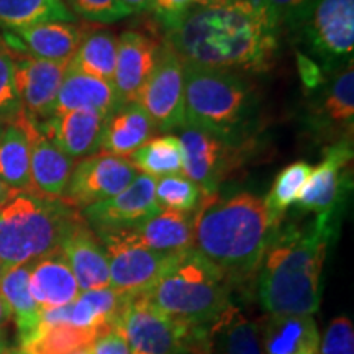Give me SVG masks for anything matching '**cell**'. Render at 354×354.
<instances>
[{
	"mask_svg": "<svg viewBox=\"0 0 354 354\" xmlns=\"http://www.w3.org/2000/svg\"><path fill=\"white\" fill-rule=\"evenodd\" d=\"M281 30L263 0H210L190 7L166 35L184 63L230 73H266L279 51Z\"/></svg>",
	"mask_w": 354,
	"mask_h": 354,
	"instance_id": "obj_1",
	"label": "cell"
},
{
	"mask_svg": "<svg viewBox=\"0 0 354 354\" xmlns=\"http://www.w3.org/2000/svg\"><path fill=\"white\" fill-rule=\"evenodd\" d=\"M338 221L279 225L259 266V302L269 315H313L322 300V271Z\"/></svg>",
	"mask_w": 354,
	"mask_h": 354,
	"instance_id": "obj_2",
	"label": "cell"
},
{
	"mask_svg": "<svg viewBox=\"0 0 354 354\" xmlns=\"http://www.w3.org/2000/svg\"><path fill=\"white\" fill-rule=\"evenodd\" d=\"M264 198L250 192L230 197L203 196L194 215V250L227 281L243 282L258 274L274 230Z\"/></svg>",
	"mask_w": 354,
	"mask_h": 354,
	"instance_id": "obj_3",
	"label": "cell"
},
{
	"mask_svg": "<svg viewBox=\"0 0 354 354\" xmlns=\"http://www.w3.org/2000/svg\"><path fill=\"white\" fill-rule=\"evenodd\" d=\"M184 104L185 125L228 141H246L259 97L243 74L184 63Z\"/></svg>",
	"mask_w": 354,
	"mask_h": 354,
	"instance_id": "obj_4",
	"label": "cell"
},
{
	"mask_svg": "<svg viewBox=\"0 0 354 354\" xmlns=\"http://www.w3.org/2000/svg\"><path fill=\"white\" fill-rule=\"evenodd\" d=\"M138 295L158 312L194 328H209L232 307L228 281L194 248L172 256L158 281Z\"/></svg>",
	"mask_w": 354,
	"mask_h": 354,
	"instance_id": "obj_5",
	"label": "cell"
},
{
	"mask_svg": "<svg viewBox=\"0 0 354 354\" xmlns=\"http://www.w3.org/2000/svg\"><path fill=\"white\" fill-rule=\"evenodd\" d=\"M81 218V210L63 198L13 189L0 207V263L3 268L30 264L61 250Z\"/></svg>",
	"mask_w": 354,
	"mask_h": 354,
	"instance_id": "obj_6",
	"label": "cell"
},
{
	"mask_svg": "<svg viewBox=\"0 0 354 354\" xmlns=\"http://www.w3.org/2000/svg\"><path fill=\"white\" fill-rule=\"evenodd\" d=\"M294 33L325 69L336 73L353 63L354 0H317Z\"/></svg>",
	"mask_w": 354,
	"mask_h": 354,
	"instance_id": "obj_7",
	"label": "cell"
},
{
	"mask_svg": "<svg viewBox=\"0 0 354 354\" xmlns=\"http://www.w3.org/2000/svg\"><path fill=\"white\" fill-rule=\"evenodd\" d=\"M95 233L109 258L110 287L125 297L145 294L174 256L141 245L130 227L100 230Z\"/></svg>",
	"mask_w": 354,
	"mask_h": 354,
	"instance_id": "obj_8",
	"label": "cell"
},
{
	"mask_svg": "<svg viewBox=\"0 0 354 354\" xmlns=\"http://www.w3.org/2000/svg\"><path fill=\"white\" fill-rule=\"evenodd\" d=\"M183 148V174L202 189L203 196L218 192L221 183L245 161L246 141H228L198 128H179Z\"/></svg>",
	"mask_w": 354,
	"mask_h": 354,
	"instance_id": "obj_9",
	"label": "cell"
},
{
	"mask_svg": "<svg viewBox=\"0 0 354 354\" xmlns=\"http://www.w3.org/2000/svg\"><path fill=\"white\" fill-rule=\"evenodd\" d=\"M117 328L131 354H184L192 349L194 326L158 312L141 295L127 297Z\"/></svg>",
	"mask_w": 354,
	"mask_h": 354,
	"instance_id": "obj_10",
	"label": "cell"
},
{
	"mask_svg": "<svg viewBox=\"0 0 354 354\" xmlns=\"http://www.w3.org/2000/svg\"><path fill=\"white\" fill-rule=\"evenodd\" d=\"M136 104L148 113L158 131L179 130L185 125L184 63L166 39L159 43L156 63Z\"/></svg>",
	"mask_w": 354,
	"mask_h": 354,
	"instance_id": "obj_11",
	"label": "cell"
},
{
	"mask_svg": "<svg viewBox=\"0 0 354 354\" xmlns=\"http://www.w3.org/2000/svg\"><path fill=\"white\" fill-rule=\"evenodd\" d=\"M353 140L336 141L325 149L323 161L310 172L297 197L299 210L338 221L351 190Z\"/></svg>",
	"mask_w": 354,
	"mask_h": 354,
	"instance_id": "obj_12",
	"label": "cell"
},
{
	"mask_svg": "<svg viewBox=\"0 0 354 354\" xmlns=\"http://www.w3.org/2000/svg\"><path fill=\"white\" fill-rule=\"evenodd\" d=\"M138 174L140 172L127 158L112 156L107 153L92 154L76 162L61 198L74 209L82 210L117 196Z\"/></svg>",
	"mask_w": 354,
	"mask_h": 354,
	"instance_id": "obj_13",
	"label": "cell"
},
{
	"mask_svg": "<svg viewBox=\"0 0 354 354\" xmlns=\"http://www.w3.org/2000/svg\"><path fill=\"white\" fill-rule=\"evenodd\" d=\"M354 125V69L349 63L336 71L322 87L308 109V127L318 138L336 141L353 140Z\"/></svg>",
	"mask_w": 354,
	"mask_h": 354,
	"instance_id": "obj_14",
	"label": "cell"
},
{
	"mask_svg": "<svg viewBox=\"0 0 354 354\" xmlns=\"http://www.w3.org/2000/svg\"><path fill=\"white\" fill-rule=\"evenodd\" d=\"M156 179L138 174L133 183L107 201L97 202L81 210L84 220L94 232L128 228L158 214Z\"/></svg>",
	"mask_w": 354,
	"mask_h": 354,
	"instance_id": "obj_15",
	"label": "cell"
},
{
	"mask_svg": "<svg viewBox=\"0 0 354 354\" xmlns=\"http://www.w3.org/2000/svg\"><path fill=\"white\" fill-rule=\"evenodd\" d=\"M13 59H15V84L24 113L37 122L53 117L57 92L69 64L39 59L30 55H15V53Z\"/></svg>",
	"mask_w": 354,
	"mask_h": 354,
	"instance_id": "obj_16",
	"label": "cell"
},
{
	"mask_svg": "<svg viewBox=\"0 0 354 354\" xmlns=\"http://www.w3.org/2000/svg\"><path fill=\"white\" fill-rule=\"evenodd\" d=\"M21 123L30 140V190L43 197L61 198L76 161L61 151L39 131L37 120L21 113Z\"/></svg>",
	"mask_w": 354,
	"mask_h": 354,
	"instance_id": "obj_17",
	"label": "cell"
},
{
	"mask_svg": "<svg viewBox=\"0 0 354 354\" xmlns=\"http://www.w3.org/2000/svg\"><path fill=\"white\" fill-rule=\"evenodd\" d=\"M159 43L149 35L135 30L123 32L117 38V63L112 84L118 105L136 104L156 63Z\"/></svg>",
	"mask_w": 354,
	"mask_h": 354,
	"instance_id": "obj_18",
	"label": "cell"
},
{
	"mask_svg": "<svg viewBox=\"0 0 354 354\" xmlns=\"http://www.w3.org/2000/svg\"><path fill=\"white\" fill-rule=\"evenodd\" d=\"M86 30L69 21H46L26 28L3 32L2 41L8 50L24 51L39 59L71 63Z\"/></svg>",
	"mask_w": 354,
	"mask_h": 354,
	"instance_id": "obj_19",
	"label": "cell"
},
{
	"mask_svg": "<svg viewBox=\"0 0 354 354\" xmlns=\"http://www.w3.org/2000/svg\"><path fill=\"white\" fill-rule=\"evenodd\" d=\"M107 115L92 110H73L37 122L39 131L69 158L82 159L97 154Z\"/></svg>",
	"mask_w": 354,
	"mask_h": 354,
	"instance_id": "obj_20",
	"label": "cell"
},
{
	"mask_svg": "<svg viewBox=\"0 0 354 354\" xmlns=\"http://www.w3.org/2000/svg\"><path fill=\"white\" fill-rule=\"evenodd\" d=\"M61 251L81 292L110 287L107 253L100 238L88 227L84 216L68 233L61 245Z\"/></svg>",
	"mask_w": 354,
	"mask_h": 354,
	"instance_id": "obj_21",
	"label": "cell"
},
{
	"mask_svg": "<svg viewBox=\"0 0 354 354\" xmlns=\"http://www.w3.org/2000/svg\"><path fill=\"white\" fill-rule=\"evenodd\" d=\"M30 292L41 310L73 304L81 294L63 251L57 250L32 263Z\"/></svg>",
	"mask_w": 354,
	"mask_h": 354,
	"instance_id": "obj_22",
	"label": "cell"
},
{
	"mask_svg": "<svg viewBox=\"0 0 354 354\" xmlns=\"http://www.w3.org/2000/svg\"><path fill=\"white\" fill-rule=\"evenodd\" d=\"M259 336L263 354H318L322 339L312 315H268Z\"/></svg>",
	"mask_w": 354,
	"mask_h": 354,
	"instance_id": "obj_23",
	"label": "cell"
},
{
	"mask_svg": "<svg viewBox=\"0 0 354 354\" xmlns=\"http://www.w3.org/2000/svg\"><path fill=\"white\" fill-rule=\"evenodd\" d=\"M196 351L202 354H263L259 325L246 320L240 310L230 307L203 330Z\"/></svg>",
	"mask_w": 354,
	"mask_h": 354,
	"instance_id": "obj_24",
	"label": "cell"
},
{
	"mask_svg": "<svg viewBox=\"0 0 354 354\" xmlns=\"http://www.w3.org/2000/svg\"><path fill=\"white\" fill-rule=\"evenodd\" d=\"M156 127L138 104H123L105 118L100 151L118 158H128L151 140Z\"/></svg>",
	"mask_w": 354,
	"mask_h": 354,
	"instance_id": "obj_25",
	"label": "cell"
},
{
	"mask_svg": "<svg viewBox=\"0 0 354 354\" xmlns=\"http://www.w3.org/2000/svg\"><path fill=\"white\" fill-rule=\"evenodd\" d=\"M130 228L141 245L159 253L176 254L194 248V216L190 214L159 210Z\"/></svg>",
	"mask_w": 354,
	"mask_h": 354,
	"instance_id": "obj_26",
	"label": "cell"
},
{
	"mask_svg": "<svg viewBox=\"0 0 354 354\" xmlns=\"http://www.w3.org/2000/svg\"><path fill=\"white\" fill-rule=\"evenodd\" d=\"M30 268L32 263L12 266L3 269L0 277V297L7 304L15 320L21 348L35 338L41 322V308L30 292Z\"/></svg>",
	"mask_w": 354,
	"mask_h": 354,
	"instance_id": "obj_27",
	"label": "cell"
},
{
	"mask_svg": "<svg viewBox=\"0 0 354 354\" xmlns=\"http://www.w3.org/2000/svg\"><path fill=\"white\" fill-rule=\"evenodd\" d=\"M117 107L120 105L112 82L86 76L68 66L63 84L57 92L53 115L73 112V110H92L109 117Z\"/></svg>",
	"mask_w": 354,
	"mask_h": 354,
	"instance_id": "obj_28",
	"label": "cell"
},
{
	"mask_svg": "<svg viewBox=\"0 0 354 354\" xmlns=\"http://www.w3.org/2000/svg\"><path fill=\"white\" fill-rule=\"evenodd\" d=\"M125 295L115 292L112 287L86 290L68 305V323L77 328L99 330L102 333L117 326L120 320Z\"/></svg>",
	"mask_w": 354,
	"mask_h": 354,
	"instance_id": "obj_29",
	"label": "cell"
},
{
	"mask_svg": "<svg viewBox=\"0 0 354 354\" xmlns=\"http://www.w3.org/2000/svg\"><path fill=\"white\" fill-rule=\"evenodd\" d=\"M117 63V37L109 30H86L69 68L86 76L112 82Z\"/></svg>",
	"mask_w": 354,
	"mask_h": 354,
	"instance_id": "obj_30",
	"label": "cell"
},
{
	"mask_svg": "<svg viewBox=\"0 0 354 354\" xmlns=\"http://www.w3.org/2000/svg\"><path fill=\"white\" fill-rule=\"evenodd\" d=\"M0 180L10 189L30 190V140L20 122L0 133Z\"/></svg>",
	"mask_w": 354,
	"mask_h": 354,
	"instance_id": "obj_31",
	"label": "cell"
},
{
	"mask_svg": "<svg viewBox=\"0 0 354 354\" xmlns=\"http://www.w3.org/2000/svg\"><path fill=\"white\" fill-rule=\"evenodd\" d=\"M46 21H69L76 17L64 0H0V26L3 32L26 28Z\"/></svg>",
	"mask_w": 354,
	"mask_h": 354,
	"instance_id": "obj_32",
	"label": "cell"
},
{
	"mask_svg": "<svg viewBox=\"0 0 354 354\" xmlns=\"http://www.w3.org/2000/svg\"><path fill=\"white\" fill-rule=\"evenodd\" d=\"M127 159L136 171L154 179L183 174V148L174 135L153 136Z\"/></svg>",
	"mask_w": 354,
	"mask_h": 354,
	"instance_id": "obj_33",
	"label": "cell"
},
{
	"mask_svg": "<svg viewBox=\"0 0 354 354\" xmlns=\"http://www.w3.org/2000/svg\"><path fill=\"white\" fill-rule=\"evenodd\" d=\"M102 335L99 330L57 325L39 328L35 338L24 349L30 354H73L88 348ZM21 348V346H20Z\"/></svg>",
	"mask_w": 354,
	"mask_h": 354,
	"instance_id": "obj_34",
	"label": "cell"
},
{
	"mask_svg": "<svg viewBox=\"0 0 354 354\" xmlns=\"http://www.w3.org/2000/svg\"><path fill=\"white\" fill-rule=\"evenodd\" d=\"M310 172H312V166L308 162L297 161L284 167L277 174L268 197L264 198L266 210H268L274 227H279L282 223L286 212L297 202L300 190L307 183Z\"/></svg>",
	"mask_w": 354,
	"mask_h": 354,
	"instance_id": "obj_35",
	"label": "cell"
},
{
	"mask_svg": "<svg viewBox=\"0 0 354 354\" xmlns=\"http://www.w3.org/2000/svg\"><path fill=\"white\" fill-rule=\"evenodd\" d=\"M203 197L202 189L184 174H172L156 179V203L159 210L192 214Z\"/></svg>",
	"mask_w": 354,
	"mask_h": 354,
	"instance_id": "obj_36",
	"label": "cell"
},
{
	"mask_svg": "<svg viewBox=\"0 0 354 354\" xmlns=\"http://www.w3.org/2000/svg\"><path fill=\"white\" fill-rule=\"evenodd\" d=\"M24 113L15 84V59L6 44H0V125L15 123Z\"/></svg>",
	"mask_w": 354,
	"mask_h": 354,
	"instance_id": "obj_37",
	"label": "cell"
},
{
	"mask_svg": "<svg viewBox=\"0 0 354 354\" xmlns=\"http://www.w3.org/2000/svg\"><path fill=\"white\" fill-rule=\"evenodd\" d=\"M64 3L74 17L91 24L109 25L131 15L120 0H64Z\"/></svg>",
	"mask_w": 354,
	"mask_h": 354,
	"instance_id": "obj_38",
	"label": "cell"
},
{
	"mask_svg": "<svg viewBox=\"0 0 354 354\" xmlns=\"http://www.w3.org/2000/svg\"><path fill=\"white\" fill-rule=\"evenodd\" d=\"M315 2L317 0H263L279 30L282 32V28H287L292 33L302 25Z\"/></svg>",
	"mask_w": 354,
	"mask_h": 354,
	"instance_id": "obj_39",
	"label": "cell"
},
{
	"mask_svg": "<svg viewBox=\"0 0 354 354\" xmlns=\"http://www.w3.org/2000/svg\"><path fill=\"white\" fill-rule=\"evenodd\" d=\"M318 354H354V328L349 318L338 317L330 322L320 339Z\"/></svg>",
	"mask_w": 354,
	"mask_h": 354,
	"instance_id": "obj_40",
	"label": "cell"
},
{
	"mask_svg": "<svg viewBox=\"0 0 354 354\" xmlns=\"http://www.w3.org/2000/svg\"><path fill=\"white\" fill-rule=\"evenodd\" d=\"M190 8V0H153L151 12L166 32L174 28Z\"/></svg>",
	"mask_w": 354,
	"mask_h": 354,
	"instance_id": "obj_41",
	"label": "cell"
},
{
	"mask_svg": "<svg viewBox=\"0 0 354 354\" xmlns=\"http://www.w3.org/2000/svg\"><path fill=\"white\" fill-rule=\"evenodd\" d=\"M92 354H131L125 336L117 326L102 333L92 344Z\"/></svg>",
	"mask_w": 354,
	"mask_h": 354,
	"instance_id": "obj_42",
	"label": "cell"
},
{
	"mask_svg": "<svg viewBox=\"0 0 354 354\" xmlns=\"http://www.w3.org/2000/svg\"><path fill=\"white\" fill-rule=\"evenodd\" d=\"M120 2L123 3V7L131 13V15L133 13L151 12V7H153V0H120Z\"/></svg>",
	"mask_w": 354,
	"mask_h": 354,
	"instance_id": "obj_43",
	"label": "cell"
},
{
	"mask_svg": "<svg viewBox=\"0 0 354 354\" xmlns=\"http://www.w3.org/2000/svg\"><path fill=\"white\" fill-rule=\"evenodd\" d=\"M10 320H12V313H10V310H8L7 304L3 302L2 297H0V330H2L3 326H6L7 323L10 322Z\"/></svg>",
	"mask_w": 354,
	"mask_h": 354,
	"instance_id": "obj_44",
	"label": "cell"
},
{
	"mask_svg": "<svg viewBox=\"0 0 354 354\" xmlns=\"http://www.w3.org/2000/svg\"><path fill=\"white\" fill-rule=\"evenodd\" d=\"M12 190L13 189H10L6 183H2V180H0V207H2V203L7 201V197L10 196Z\"/></svg>",
	"mask_w": 354,
	"mask_h": 354,
	"instance_id": "obj_45",
	"label": "cell"
},
{
	"mask_svg": "<svg viewBox=\"0 0 354 354\" xmlns=\"http://www.w3.org/2000/svg\"><path fill=\"white\" fill-rule=\"evenodd\" d=\"M7 353V344H6V336H3V331L0 330V354Z\"/></svg>",
	"mask_w": 354,
	"mask_h": 354,
	"instance_id": "obj_46",
	"label": "cell"
},
{
	"mask_svg": "<svg viewBox=\"0 0 354 354\" xmlns=\"http://www.w3.org/2000/svg\"><path fill=\"white\" fill-rule=\"evenodd\" d=\"M6 354H30V353L24 348H15V349H10V351H7Z\"/></svg>",
	"mask_w": 354,
	"mask_h": 354,
	"instance_id": "obj_47",
	"label": "cell"
},
{
	"mask_svg": "<svg viewBox=\"0 0 354 354\" xmlns=\"http://www.w3.org/2000/svg\"><path fill=\"white\" fill-rule=\"evenodd\" d=\"M73 354H92V346L84 348V349H81V351H76V353H73Z\"/></svg>",
	"mask_w": 354,
	"mask_h": 354,
	"instance_id": "obj_48",
	"label": "cell"
},
{
	"mask_svg": "<svg viewBox=\"0 0 354 354\" xmlns=\"http://www.w3.org/2000/svg\"><path fill=\"white\" fill-rule=\"evenodd\" d=\"M190 2H196V3H198V6H201V3H207V2H210V0H190Z\"/></svg>",
	"mask_w": 354,
	"mask_h": 354,
	"instance_id": "obj_49",
	"label": "cell"
},
{
	"mask_svg": "<svg viewBox=\"0 0 354 354\" xmlns=\"http://www.w3.org/2000/svg\"><path fill=\"white\" fill-rule=\"evenodd\" d=\"M3 269H6V268H3V264L0 263V277H2V274H3Z\"/></svg>",
	"mask_w": 354,
	"mask_h": 354,
	"instance_id": "obj_50",
	"label": "cell"
},
{
	"mask_svg": "<svg viewBox=\"0 0 354 354\" xmlns=\"http://www.w3.org/2000/svg\"><path fill=\"white\" fill-rule=\"evenodd\" d=\"M228 2H243V0H228Z\"/></svg>",
	"mask_w": 354,
	"mask_h": 354,
	"instance_id": "obj_51",
	"label": "cell"
},
{
	"mask_svg": "<svg viewBox=\"0 0 354 354\" xmlns=\"http://www.w3.org/2000/svg\"><path fill=\"white\" fill-rule=\"evenodd\" d=\"M0 44H3V41H2V35H0Z\"/></svg>",
	"mask_w": 354,
	"mask_h": 354,
	"instance_id": "obj_52",
	"label": "cell"
},
{
	"mask_svg": "<svg viewBox=\"0 0 354 354\" xmlns=\"http://www.w3.org/2000/svg\"><path fill=\"white\" fill-rule=\"evenodd\" d=\"M3 127H6V125H0V133H2V128H3Z\"/></svg>",
	"mask_w": 354,
	"mask_h": 354,
	"instance_id": "obj_53",
	"label": "cell"
}]
</instances>
